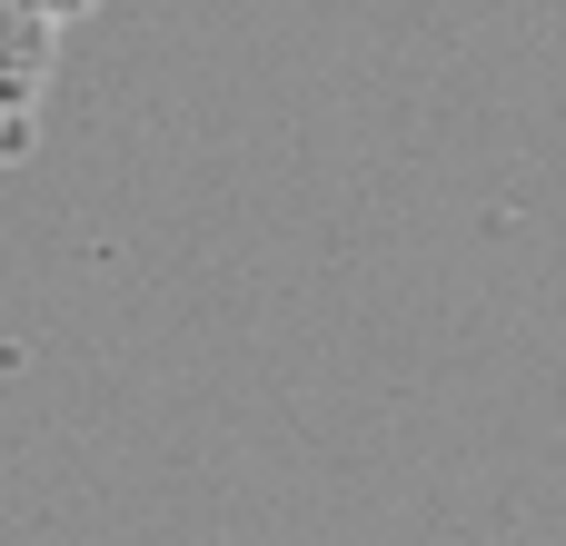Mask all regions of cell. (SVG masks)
<instances>
[{"mask_svg": "<svg viewBox=\"0 0 566 546\" xmlns=\"http://www.w3.org/2000/svg\"><path fill=\"white\" fill-rule=\"evenodd\" d=\"M30 10H40V20H60V30H70V20H90V10H99V0H30Z\"/></svg>", "mask_w": 566, "mask_h": 546, "instance_id": "cell-2", "label": "cell"}, {"mask_svg": "<svg viewBox=\"0 0 566 546\" xmlns=\"http://www.w3.org/2000/svg\"><path fill=\"white\" fill-rule=\"evenodd\" d=\"M50 60H60V20H40L30 0H0V169H20L40 139Z\"/></svg>", "mask_w": 566, "mask_h": 546, "instance_id": "cell-1", "label": "cell"}]
</instances>
